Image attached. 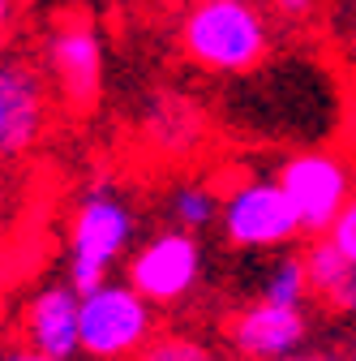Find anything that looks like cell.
<instances>
[{
	"instance_id": "2",
	"label": "cell",
	"mask_w": 356,
	"mask_h": 361,
	"mask_svg": "<svg viewBox=\"0 0 356 361\" xmlns=\"http://www.w3.org/2000/svg\"><path fill=\"white\" fill-rule=\"evenodd\" d=\"M133 233H138V211L120 190L112 185L86 190L73 202L69 228H65V280L77 293L108 284L112 267L133 245Z\"/></svg>"
},
{
	"instance_id": "4",
	"label": "cell",
	"mask_w": 356,
	"mask_h": 361,
	"mask_svg": "<svg viewBox=\"0 0 356 361\" xmlns=\"http://www.w3.org/2000/svg\"><path fill=\"white\" fill-rule=\"evenodd\" d=\"M219 233L232 250H288L305 237V224L279 176H245L224 194Z\"/></svg>"
},
{
	"instance_id": "1",
	"label": "cell",
	"mask_w": 356,
	"mask_h": 361,
	"mask_svg": "<svg viewBox=\"0 0 356 361\" xmlns=\"http://www.w3.org/2000/svg\"><path fill=\"white\" fill-rule=\"evenodd\" d=\"M181 52L206 73L241 78L271 56V26L253 0H193L181 18Z\"/></svg>"
},
{
	"instance_id": "20",
	"label": "cell",
	"mask_w": 356,
	"mask_h": 361,
	"mask_svg": "<svg viewBox=\"0 0 356 361\" xmlns=\"http://www.w3.org/2000/svg\"><path fill=\"white\" fill-rule=\"evenodd\" d=\"M9 26H13V0H0V43L9 39Z\"/></svg>"
},
{
	"instance_id": "15",
	"label": "cell",
	"mask_w": 356,
	"mask_h": 361,
	"mask_svg": "<svg viewBox=\"0 0 356 361\" xmlns=\"http://www.w3.org/2000/svg\"><path fill=\"white\" fill-rule=\"evenodd\" d=\"M133 361H219V357L210 340H202L198 331H155V340Z\"/></svg>"
},
{
	"instance_id": "19",
	"label": "cell",
	"mask_w": 356,
	"mask_h": 361,
	"mask_svg": "<svg viewBox=\"0 0 356 361\" xmlns=\"http://www.w3.org/2000/svg\"><path fill=\"white\" fill-rule=\"evenodd\" d=\"M0 361H61V357H52V353H39V348H30V344H22V348H9Z\"/></svg>"
},
{
	"instance_id": "5",
	"label": "cell",
	"mask_w": 356,
	"mask_h": 361,
	"mask_svg": "<svg viewBox=\"0 0 356 361\" xmlns=\"http://www.w3.org/2000/svg\"><path fill=\"white\" fill-rule=\"evenodd\" d=\"M48 78L69 112H91L103 95V35L91 13L65 9L48 30Z\"/></svg>"
},
{
	"instance_id": "18",
	"label": "cell",
	"mask_w": 356,
	"mask_h": 361,
	"mask_svg": "<svg viewBox=\"0 0 356 361\" xmlns=\"http://www.w3.org/2000/svg\"><path fill=\"white\" fill-rule=\"evenodd\" d=\"M279 361H356L352 353H335V348H300L292 357H279Z\"/></svg>"
},
{
	"instance_id": "6",
	"label": "cell",
	"mask_w": 356,
	"mask_h": 361,
	"mask_svg": "<svg viewBox=\"0 0 356 361\" xmlns=\"http://www.w3.org/2000/svg\"><path fill=\"white\" fill-rule=\"evenodd\" d=\"M275 176H279V185L288 190V198L300 211L305 237H326L331 224L339 219V211L356 194V168L339 151H326V147L288 155L275 168Z\"/></svg>"
},
{
	"instance_id": "17",
	"label": "cell",
	"mask_w": 356,
	"mask_h": 361,
	"mask_svg": "<svg viewBox=\"0 0 356 361\" xmlns=\"http://www.w3.org/2000/svg\"><path fill=\"white\" fill-rule=\"evenodd\" d=\"M266 9L279 22H309L318 13V0H266Z\"/></svg>"
},
{
	"instance_id": "13",
	"label": "cell",
	"mask_w": 356,
	"mask_h": 361,
	"mask_svg": "<svg viewBox=\"0 0 356 361\" xmlns=\"http://www.w3.org/2000/svg\"><path fill=\"white\" fill-rule=\"evenodd\" d=\"M167 215H172V224H181V228L202 233L210 224H219V215H224V194H219L210 180H172Z\"/></svg>"
},
{
	"instance_id": "9",
	"label": "cell",
	"mask_w": 356,
	"mask_h": 361,
	"mask_svg": "<svg viewBox=\"0 0 356 361\" xmlns=\"http://www.w3.org/2000/svg\"><path fill=\"white\" fill-rule=\"evenodd\" d=\"M305 340H309L305 305H279L258 297L228 319V348L241 361H279L300 353Z\"/></svg>"
},
{
	"instance_id": "3",
	"label": "cell",
	"mask_w": 356,
	"mask_h": 361,
	"mask_svg": "<svg viewBox=\"0 0 356 361\" xmlns=\"http://www.w3.org/2000/svg\"><path fill=\"white\" fill-rule=\"evenodd\" d=\"M159 305L129 280H108L82 293V357L86 361H133L159 331Z\"/></svg>"
},
{
	"instance_id": "8",
	"label": "cell",
	"mask_w": 356,
	"mask_h": 361,
	"mask_svg": "<svg viewBox=\"0 0 356 361\" xmlns=\"http://www.w3.org/2000/svg\"><path fill=\"white\" fill-rule=\"evenodd\" d=\"M52 121V78L26 56L0 61V159L30 155Z\"/></svg>"
},
{
	"instance_id": "7",
	"label": "cell",
	"mask_w": 356,
	"mask_h": 361,
	"mask_svg": "<svg viewBox=\"0 0 356 361\" xmlns=\"http://www.w3.org/2000/svg\"><path fill=\"white\" fill-rule=\"evenodd\" d=\"M125 280L155 305H181L202 284V241L198 233L172 224L151 233L125 258Z\"/></svg>"
},
{
	"instance_id": "12",
	"label": "cell",
	"mask_w": 356,
	"mask_h": 361,
	"mask_svg": "<svg viewBox=\"0 0 356 361\" xmlns=\"http://www.w3.org/2000/svg\"><path fill=\"white\" fill-rule=\"evenodd\" d=\"M146 138L163 155H185L202 138V112L193 99L181 95H159L146 112Z\"/></svg>"
},
{
	"instance_id": "11",
	"label": "cell",
	"mask_w": 356,
	"mask_h": 361,
	"mask_svg": "<svg viewBox=\"0 0 356 361\" xmlns=\"http://www.w3.org/2000/svg\"><path fill=\"white\" fill-rule=\"evenodd\" d=\"M305 262L314 297L335 314H356V262L343 258L326 237H314V245L305 250Z\"/></svg>"
},
{
	"instance_id": "21",
	"label": "cell",
	"mask_w": 356,
	"mask_h": 361,
	"mask_svg": "<svg viewBox=\"0 0 356 361\" xmlns=\"http://www.w3.org/2000/svg\"><path fill=\"white\" fill-rule=\"evenodd\" d=\"M352 357H356V340H352Z\"/></svg>"
},
{
	"instance_id": "14",
	"label": "cell",
	"mask_w": 356,
	"mask_h": 361,
	"mask_svg": "<svg viewBox=\"0 0 356 361\" xmlns=\"http://www.w3.org/2000/svg\"><path fill=\"white\" fill-rule=\"evenodd\" d=\"M262 297L266 301H279V305H309L314 284H309V262H305V254L284 250L271 267H266Z\"/></svg>"
},
{
	"instance_id": "16",
	"label": "cell",
	"mask_w": 356,
	"mask_h": 361,
	"mask_svg": "<svg viewBox=\"0 0 356 361\" xmlns=\"http://www.w3.org/2000/svg\"><path fill=\"white\" fill-rule=\"evenodd\" d=\"M326 241H331V245H335L343 258H352V262H356V194H352V202L339 211V219L331 224Z\"/></svg>"
},
{
	"instance_id": "10",
	"label": "cell",
	"mask_w": 356,
	"mask_h": 361,
	"mask_svg": "<svg viewBox=\"0 0 356 361\" xmlns=\"http://www.w3.org/2000/svg\"><path fill=\"white\" fill-rule=\"evenodd\" d=\"M22 336L39 353L77 361L82 357V293L69 280L34 288L30 301L22 305Z\"/></svg>"
}]
</instances>
